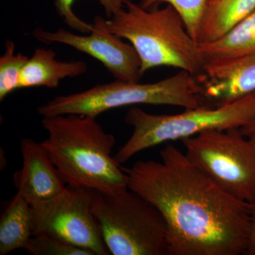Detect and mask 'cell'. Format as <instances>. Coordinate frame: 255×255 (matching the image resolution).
Instances as JSON below:
<instances>
[{
  "label": "cell",
  "mask_w": 255,
  "mask_h": 255,
  "mask_svg": "<svg viewBox=\"0 0 255 255\" xmlns=\"http://www.w3.org/2000/svg\"><path fill=\"white\" fill-rule=\"evenodd\" d=\"M160 160L122 167L127 186L158 210L168 230L169 255H246L250 204L223 191L173 145Z\"/></svg>",
  "instance_id": "obj_1"
},
{
  "label": "cell",
  "mask_w": 255,
  "mask_h": 255,
  "mask_svg": "<svg viewBox=\"0 0 255 255\" xmlns=\"http://www.w3.org/2000/svg\"><path fill=\"white\" fill-rule=\"evenodd\" d=\"M92 191V209L110 254L169 255L167 223L155 206L126 188Z\"/></svg>",
  "instance_id": "obj_6"
},
{
  "label": "cell",
  "mask_w": 255,
  "mask_h": 255,
  "mask_svg": "<svg viewBox=\"0 0 255 255\" xmlns=\"http://www.w3.org/2000/svg\"><path fill=\"white\" fill-rule=\"evenodd\" d=\"M87 71L85 62L59 61L53 50L36 48L23 67L19 89L36 87L56 88L63 79L80 76Z\"/></svg>",
  "instance_id": "obj_12"
},
{
  "label": "cell",
  "mask_w": 255,
  "mask_h": 255,
  "mask_svg": "<svg viewBox=\"0 0 255 255\" xmlns=\"http://www.w3.org/2000/svg\"><path fill=\"white\" fill-rule=\"evenodd\" d=\"M41 142L67 185L116 194L128 187L122 166L112 155L116 144L95 117L65 114L43 117Z\"/></svg>",
  "instance_id": "obj_2"
},
{
  "label": "cell",
  "mask_w": 255,
  "mask_h": 255,
  "mask_svg": "<svg viewBox=\"0 0 255 255\" xmlns=\"http://www.w3.org/2000/svg\"><path fill=\"white\" fill-rule=\"evenodd\" d=\"M199 47L204 63L255 54V11L221 38Z\"/></svg>",
  "instance_id": "obj_15"
},
{
  "label": "cell",
  "mask_w": 255,
  "mask_h": 255,
  "mask_svg": "<svg viewBox=\"0 0 255 255\" xmlns=\"http://www.w3.org/2000/svg\"><path fill=\"white\" fill-rule=\"evenodd\" d=\"M24 250L33 255H95L88 250L45 233L32 236Z\"/></svg>",
  "instance_id": "obj_18"
},
{
  "label": "cell",
  "mask_w": 255,
  "mask_h": 255,
  "mask_svg": "<svg viewBox=\"0 0 255 255\" xmlns=\"http://www.w3.org/2000/svg\"><path fill=\"white\" fill-rule=\"evenodd\" d=\"M23 165L14 174L17 192L30 204L53 199L67 187L41 142L23 138L20 142Z\"/></svg>",
  "instance_id": "obj_11"
},
{
  "label": "cell",
  "mask_w": 255,
  "mask_h": 255,
  "mask_svg": "<svg viewBox=\"0 0 255 255\" xmlns=\"http://www.w3.org/2000/svg\"><path fill=\"white\" fill-rule=\"evenodd\" d=\"M196 78L206 101L231 103L255 92V54L206 62Z\"/></svg>",
  "instance_id": "obj_10"
},
{
  "label": "cell",
  "mask_w": 255,
  "mask_h": 255,
  "mask_svg": "<svg viewBox=\"0 0 255 255\" xmlns=\"http://www.w3.org/2000/svg\"><path fill=\"white\" fill-rule=\"evenodd\" d=\"M210 0H141L140 5L145 9L157 7L162 3L171 5L180 15L188 33L197 41L203 16ZM197 43V42H196Z\"/></svg>",
  "instance_id": "obj_16"
},
{
  "label": "cell",
  "mask_w": 255,
  "mask_h": 255,
  "mask_svg": "<svg viewBox=\"0 0 255 255\" xmlns=\"http://www.w3.org/2000/svg\"><path fill=\"white\" fill-rule=\"evenodd\" d=\"M32 236L31 204L17 192L0 219V255L24 249Z\"/></svg>",
  "instance_id": "obj_14"
},
{
  "label": "cell",
  "mask_w": 255,
  "mask_h": 255,
  "mask_svg": "<svg viewBox=\"0 0 255 255\" xmlns=\"http://www.w3.org/2000/svg\"><path fill=\"white\" fill-rule=\"evenodd\" d=\"M250 219L251 229L246 255H255V199L250 203Z\"/></svg>",
  "instance_id": "obj_20"
},
{
  "label": "cell",
  "mask_w": 255,
  "mask_h": 255,
  "mask_svg": "<svg viewBox=\"0 0 255 255\" xmlns=\"http://www.w3.org/2000/svg\"><path fill=\"white\" fill-rule=\"evenodd\" d=\"M255 117V92L226 105L187 109L177 114H152L131 107L125 116L132 135L114 156L126 163L138 152L159 144L194 136L206 130L241 128Z\"/></svg>",
  "instance_id": "obj_5"
},
{
  "label": "cell",
  "mask_w": 255,
  "mask_h": 255,
  "mask_svg": "<svg viewBox=\"0 0 255 255\" xmlns=\"http://www.w3.org/2000/svg\"><path fill=\"white\" fill-rule=\"evenodd\" d=\"M243 135L255 145V117L249 123L241 128Z\"/></svg>",
  "instance_id": "obj_21"
},
{
  "label": "cell",
  "mask_w": 255,
  "mask_h": 255,
  "mask_svg": "<svg viewBox=\"0 0 255 255\" xmlns=\"http://www.w3.org/2000/svg\"><path fill=\"white\" fill-rule=\"evenodd\" d=\"M29 58L15 53V44L11 40L5 43V52L0 57V101L19 89L20 78Z\"/></svg>",
  "instance_id": "obj_17"
},
{
  "label": "cell",
  "mask_w": 255,
  "mask_h": 255,
  "mask_svg": "<svg viewBox=\"0 0 255 255\" xmlns=\"http://www.w3.org/2000/svg\"><path fill=\"white\" fill-rule=\"evenodd\" d=\"M188 159L238 200L255 199V145L241 128L206 130L181 140Z\"/></svg>",
  "instance_id": "obj_7"
},
{
  "label": "cell",
  "mask_w": 255,
  "mask_h": 255,
  "mask_svg": "<svg viewBox=\"0 0 255 255\" xmlns=\"http://www.w3.org/2000/svg\"><path fill=\"white\" fill-rule=\"evenodd\" d=\"M75 0H55V6L60 17L69 27L82 33H90L93 28V24L82 21L75 14L73 10V3ZM105 10L108 18L125 6L126 0H98Z\"/></svg>",
  "instance_id": "obj_19"
},
{
  "label": "cell",
  "mask_w": 255,
  "mask_h": 255,
  "mask_svg": "<svg viewBox=\"0 0 255 255\" xmlns=\"http://www.w3.org/2000/svg\"><path fill=\"white\" fill-rule=\"evenodd\" d=\"M103 20L102 16H97L88 35L75 34L63 28L50 32L41 28H37L32 34L42 43H63L90 55L103 64L116 80L139 82L142 75L136 50L123 38L109 31Z\"/></svg>",
  "instance_id": "obj_9"
},
{
  "label": "cell",
  "mask_w": 255,
  "mask_h": 255,
  "mask_svg": "<svg viewBox=\"0 0 255 255\" xmlns=\"http://www.w3.org/2000/svg\"><path fill=\"white\" fill-rule=\"evenodd\" d=\"M206 101L195 75L180 70L153 83L116 80L85 91L58 96L38 107V112L43 117L74 114L97 118L104 112L126 106L170 105L187 110L206 106Z\"/></svg>",
  "instance_id": "obj_4"
},
{
  "label": "cell",
  "mask_w": 255,
  "mask_h": 255,
  "mask_svg": "<svg viewBox=\"0 0 255 255\" xmlns=\"http://www.w3.org/2000/svg\"><path fill=\"white\" fill-rule=\"evenodd\" d=\"M109 31L130 42L140 57V72L154 68L174 67L199 75L204 61L199 44L188 33L180 15L171 5L145 9L126 0L125 6L109 19Z\"/></svg>",
  "instance_id": "obj_3"
},
{
  "label": "cell",
  "mask_w": 255,
  "mask_h": 255,
  "mask_svg": "<svg viewBox=\"0 0 255 255\" xmlns=\"http://www.w3.org/2000/svg\"><path fill=\"white\" fill-rule=\"evenodd\" d=\"M33 236L50 235L95 255H110L92 213V191L67 185L49 200L31 204Z\"/></svg>",
  "instance_id": "obj_8"
},
{
  "label": "cell",
  "mask_w": 255,
  "mask_h": 255,
  "mask_svg": "<svg viewBox=\"0 0 255 255\" xmlns=\"http://www.w3.org/2000/svg\"><path fill=\"white\" fill-rule=\"evenodd\" d=\"M255 11V0H210L201 21L199 45L219 39Z\"/></svg>",
  "instance_id": "obj_13"
}]
</instances>
